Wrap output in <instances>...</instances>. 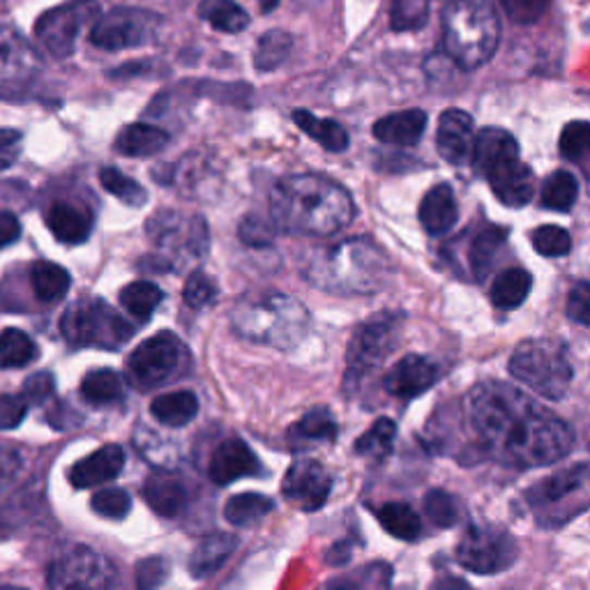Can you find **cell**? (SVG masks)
I'll use <instances>...</instances> for the list:
<instances>
[{"instance_id": "6da1fadb", "label": "cell", "mask_w": 590, "mask_h": 590, "mask_svg": "<svg viewBox=\"0 0 590 590\" xmlns=\"http://www.w3.org/2000/svg\"><path fill=\"white\" fill-rule=\"evenodd\" d=\"M466 416L484 455L503 466H552L575 445L573 429L556 413L501 381H484L470 390Z\"/></svg>"}, {"instance_id": "7a4b0ae2", "label": "cell", "mask_w": 590, "mask_h": 590, "mask_svg": "<svg viewBox=\"0 0 590 590\" xmlns=\"http://www.w3.org/2000/svg\"><path fill=\"white\" fill-rule=\"evenodd\" d=\"M270 214L278 229L298 235H334L356 218L351 194L325 175H286L270 194Z\"/></svg>"}, {"instance_id": "3957f363", "label": "cell", "mask_w": 590, "mask_h": 590, "mask_svg": "<svg viewBox=\"0 0 590 590\" xmlns=\"http://www.w3.org/2000/svg\"><path fill=\"white\" fill-rule=\"evenodd\" d=\"M395 268L388 254L369 238H351L319 251L305 270V278L334 295H371L383 291Z\"/></svg>"}, {"instance_id": "277c9868", "label": "cell", "mask_w": 590, "mask_h": 590, "mask_svg": "<svg viewBox=\"0 0 590 590\" xmlns=\"http://www.w3.org/2000/svg\"><path fill=\"white\" fill-rule=\"evenodd\" d=\"M231 323L233 330L249 342L286 351L305 340L309 330V311L293 295L280 291H259L245 295L235 305Z\"/></svg>"}, {"instance_id": "5b68a950", "label": "cell", "mask_w": 590, "mask_h": 590, "mask_svg": "<svg viewBox=\"0 0 590 590\" xmlns=\"http://www.w3.org/2000/svg\"><path fill=\"white\" fill-rule=\"evenodd\" d=\"M501 22L489 0H450L443 10V45L462 70H478L494 58Z\"/></svg>"}, {"instance_id": "8992f818", "label": "cell", "mask_w": 590, "mask_h": 590, "mask_svg": "<svg viewBox=\"0 0 590 590\" xmlns=\"http://www.w3.org/2000/svg\"><path fill=\"white\" fill-rule=\"evenodd\" d=\"M470 160L494 189L501 204L521 208L533 199L536 175L521 162L519 146L509 132L501 127H484L476 136Z\"/></svg>"}, {"instance_id": "52a82bcc", "label": "cell", "mask_w": 590, "mask_h": 590, "mask_svg": "<svg viewBox=\"0 0 590 590\" xmlns=\"http://www.w3.org/2000/svg\"><path fill=\"white\" fill-rule=\"evenodd\" d=\"M509 373L544 400H563L573 383L567 348L552 340L521 342L509 358Z\"/></svg>"}, {"instance_id": "ba28073f", "label": "cell", "mask_w": 590, "mask_h": 590, "mask_svg": "<svg viewBox=\"0 0 590 590\" xmlns=\"http://www.w3.org/2000/svg\"><path fill=\"white\" fill-rule=\"evenodd\" d=\"M402 330L400 314H373L371 319L360 323L353 332L348 351H346V371H344V390H356L371 371H377L390 353L397 348Z\"/></svg>"}, {"instance_id": "9c48e42d", "label": "cell", "mask_w": 590, "mask_h": 590, "mask_svg": "<svg viewBox=\"0 0 590 590\" xmlns=\"http://www.w3.org/2000/svg\"><path fill=\"white\" fill-rule=\"evenodd\" d=\"M61 332L72 346L118 348L132 337V328L102 300L72 305L63 314Z\"/></svg>"}, {"instance_id": "30bf717a", "label": "cell", "mask_w": 590, "mask_h": 590, "mask_svg": "<svg viewBox=\"0 0 590 590\" xmlns=\"http://www.w3.org/2000/svg\"><path fill=\"white\" fill-rule=\"evenodd\" d=\"M185 348L173 332H157L132 351L127 360L130 383L139 390H152L173 381L183 369Z\"/></svg>"}, {"instance_id": "8fae6325", "label": "cell", "mask_w": 590, "mask_h": 590, "mask_svg": "<svg viewBox=\"0 0 590 590\" xmlns=\"http://www.w3.org/2000/svg\"><path fill=\"white\" fill-rule=\"evenodd\" d=\"M519 556L515 538L496 526H468L457 544V561L468 573L499 575Z\"/></svg>"}, {"instance_id": "7c38bea8", "label": "cell", "mask_w": 590, "mask_h": 590, "mask_svg": "<svg viewBox=\"0 0 590 590\" xmlns=\"http://www.w3.org/2000/svg\"><path fill=\"white\" fill-rule=\"evenodd\" d=\"M160 24V16L155 12L139 8H113L95 22L90 42L105 51L136 49L152 42Z\"/></svg>"}, {"instance_id": "4fadbf2b", "label": "cell", "mask_w": 590, "mask_h": 590, "mask_svg": "<svg viewBox=\"0 0 590 590\" xmlns=\"http://www.w3.org/2000/svg\"><path fill=\"white\" fill-rule=\"evenodd\" d=\"M47 581L51 590H111L115 567L95 549L74 546L51 563Z\"/></svg>"}, {"instance_id": "5bb4252c", "label": "cell", "mask_w": 590, "mask_h": 590, "mask_svg": "<svg viewBox=\"0 0 590 590\" xmlns=\"http://www.w3.org/2000/svg\"><path fill=\"white\" fill-rule=\"evenodd\" d=\"M100 19V5L95 0H72L53 8L37 19L35 37L53 58H70L76 47V37L88 22Z\"/></svg>"}, {"instance_id": "9a60e30c", "label": "cell", "mask_w": 590, "mask_h": 590, "mask_svg": "<svg viewBox=\"0 0 590 590\" xmlns=\"http://www.w3.org/2000/svg\"><path fill=\"white\" fill-rule=\"evenodd\" d=\"M42 67V58L22 33L0 26V97L16 100L26 95Z\"/></svg>"}, {"instance_id": "2e32d148", "label": "cell", "mask_w": 590, "mask_h": 590, "mask_svg": "<svg viewBox=\"0 0 590 590\" xmlns=\"http://www.w3.org/2000/svg\"><path fill=\"white\" fill-rule=\"evenodd\" d=\"M282 491L286 501H291L298 509H305V513H317V509L323 507L330 499L332 476L319 462L298 459L286 470Z\"/></svg>"}, {"instance_id": "e0dca14e", "label": "cell", "mask_w": 590, "mask_h": 590, "mask_svg": "<svg viewBox=\"0 0 590 590\" xmlns=\"http://www.w3.org/2000/svg\"><path fill=\"white\" fill-rule=\"evenodd\" d=\"M157 224V243L164 249L181 254L185 259H204L208 251V226L206 220L192 218L181 220L175 214H162L155 220Z\"/></svg>"}, {"instance_id": "ac0fdd59", "label": "cell", "mask_w": 590, "mask_h": 590, "mask_svg": "<svg viewBox=\"0 0 590 590\" xmlns=\"http://www.w3.org/2000/svg\"><path fill=\"white\" fill-rule=\"evenodd\" d=\"M210 480L214 484H231L241 478L261 476V462L254 455L251 447L241 439H226L212 452L210 459Z\"/></svg>"}, {"instance_id": "d6986e66", "label": "cell", "mask_w": 590, "mask_h": 590, "mask_svg": "<svg viewBox=\"0 0 590 590\" xmlns=\"http://www.w3.org/2000/svg\"><path fill=\"white\" fill-rule=\"evenodd\" d=\"M474 118L462 109H447L439 118L437 146L445 162L464 167L474 152Z\"/></svg>"}, {"instance_id": "ffe728a7", "label": "cell", "mask_w": 590, "mask_h": 590, "mask_svg": "<svg viewBox=\"0 0 590 590\" xmlns=\"http://www.w3.org/2000/svg\"><path fill=\"white\" fill-rule=\"evenodd\" d=\"M439 381V367L425 356H406L388 371L385 390L392 397H420Z\"/></svg>"}, {"instance_id": "44dd1931", "label": "cell", "mask_w": 590, "mask_h": 590, "mask_svg": "<svg viewBox=\"0 0 590 590\" xmlns=\"http://www.w3.org/2000/svg\"><path fill=\"white\" fill-rule=\"evenodd\" d=\"M125 466V452L121 445H105L93 455L76 462L70 468V482L76 489H93L102 487L121 476Z\"/></svg>"}, {"instance_id": "7402d4cb", "label": "cell", "mask_w": 590, "mask_h": 590, "mask_svg": "<svg viewBox=\"0 0 590 590\" xmlns=\"http://www.w3.org/2000/svg\"><path fill=\"white\" fill-rule=\"evenodd\" d=\"M427 130V113L422 109H406L390 113L373 123V136L388 146H416Z\"/></svg>"}, {"instance_id": "603a6c76", "label": "cell", "mask_w": 590, "mask_h": 590, "mask_svg": "<svg viewBox=\"0 0 590 590\" xmlns=\"http://www.w3.org/2000/svg\"><path fill=\"white\" fill-rule=\"evenodd\" d=\"M457 220H459V208H457V199L452 187L441 183L434 189H429L420 204V222L425 231L431 235H443L455 229Z\"/></svg>"}, {"instance_id": "cb8c5ba5", "label": "cell", "mask_w": 590, "mask_h": 590, "mask_svg": "<svg viewBox=\"0 0 590 590\" xmlns=\"http://www.w3.org/2000/svg\"><path fill=\"white\" fill-rule=\"evenodd\" d=\"M47 226L53 233L56 241H61L65 245H82L88 241V235L93 231V220L90 214L82 208H76L72 204L58 201L47 210Z\"/></svg>"}, {"instance_id": "d4e9b609", "label": "cell", "mask_w": 590, "mask_h": 590, "mask_svg": "<svg viewBox=\"0 0 590 590\" xmlns=\"http://www.w3.org/2000/svg\"><path fill=\"white\" fill-rule=\"evenodd\" d=\"M235 540L229 533H214L204 538L189 556V573L196 579H206L218 573V569L226 563V558L235 552Z\"/></svg>"}, {"instance_id": "484cf974", "label": "cell", "mask_w": 590, "mask_h": 590, "mask_svg": "<svg viewBox=\"0 0 590 590\" xmlns=\"http://www.w3.org/2000/svg\"><path fill=\"white\" fill-rule=\"evenodd\" d=\"M171 142V136L152 125L144 123H134L121 130V134L115 136V150L125 155V157H150L162 152Z\"/></svg>"}, {"instance_id": "4316f807", "label": "cell", "mask_w": 590, "mask_h": 590, "mask_svg": "<svg viewBox=\"0 0 590 590\" xmlns=\"http://www.w3.org/2000/svg\"><path fill=\"white\" fill-rule=\"evenodd\" d=\"M144 501L155 509L160 517H175L185 507V487L173 476L157 474L150 476L144 484Z\"/></svg>"}, {"instance_id": "83f0119b", "label": "cell", "mask_w": 590, "mask_h": 590, "mask_svg": "<svg viewBox=\"0 0 590 590\" xmlns=\"http://www.w3.org/2000/svg\"><path fill=\"white\" fill-rule=\"evenodd\" d=\"M293 121L307 136H311L314 142L321 144L330 152H344L348 148L346 130L340 123L330 121V118H319L307 109H295Z\"/></svg>"}, {"instance_id": "f1b7e54d", "label": "cell", "mask_w": 590, "mask_h": 590, "mask_svg": "<svg viewBox=\"0 0 590 590\" xmlns=\"http://www.w3.org/2000/svg\"><path fill=\"white\" fill-rule=\"evenodd\" d=\"M533 278L524 268H507L491 284V303L499 309H517L528 298Z\"/></svg>"}, {"instance_id": "f546056e", "label": "cell", "mask_w": 590, "mask_h": 590, "mask_svg": "<svg viewBox=\"0 0 590 590\" xmlns=\"http://www.w3.org/2000/svg\"><path fill=\"white\" fill-rule=\"evenodd\" d=\"M152 416L167 427H185L189 425L196 413H199V400L194 397V392H169V395L157 397L150 406Z\"/></svg>"}, {"instance_id": "4dcf8cb0", "label": "cell", "mask_w": 590, "mask_h": 590, "mask_svg": "<svg viewBox=\"0 0 590 590\" xmlns=\"http://www.w3.org/2000/svg\"><path fill=\"white\" fill-rule=\"evenodd\" d=\"M199 16L220 33H243L249 26V14L235 0H201Z\"/></svg>"}, {"instance_id": "1f68e13d", "label": "cell", "mask_w": 590, "mask_h": 590, "mask_svg": "<svg viewBox=\"0 0 590 590\" xmlns=\"http://www.w3.org/2000/svg\"><path fill=\"white\" fill-rule=\"evenodd\" d=\"M30 280H33V291L42 303H56L65 298V293L72 286L70 272L51 261H39L30 270Z\"/></svg>"}, {"instance_id": "d6a6232c", "label": "cell", "mask_w": 590, "mask_h": 590, "mask_svg": "<svg viewBox=\"0 0 590 590\" xmlns=\"http://www.w3.org/2000/svg\"><path fill=\"white\" fill-rule=\"evenodd\" d=\"M377 519L388 530L392 538L404 540V542H416L422 533L420 517L416 509L406 503H385L377 509Z\"/></svg>"}, {"instance_id": "836d02e7", "label": "cell", "mask_w": 590, "mask_h": 590, "mask_svg": "<svg viewBox=\"0 0 590 590\" xmlns=\"http://www.w3.org/2000/svg\"><path fill=\"white\" fill-rule=\"evenodd\" d=\"M505 243V231L499 229V226H489V229H482L474 241H470V247H468V266H470V272H474V278L480 282L484 280L487 270L491 268V263H494L496 254L501 251Z\"/></svg>"}, {"instance_id": "e575fe53", "label": "cell", "mask_w": 590, "mask_h": 590, "mask_svg": "<svg viewBox=\"0 0 590 590\" xmlns=\"http://www.w3.org/2000/svg\"><path fill=\"white\" fill-rule=\"evenodd\" d=\"M337 437V422H334L332 413L328 408H311L305 416L295 422L288 431L291 443L303 441V443H321L332 441Z\"/></svg>"}, {"instance_id": "d590c367", "label": "cell", "mask_w": 590, "mask_h": 590, "mask_svg": "<svg viewBox=\"0 0 590 590\" xmlns=\"http://www.w3.org/2000/svg\"><path fill=\"white\" fill-rule=\"evenodd\" d=\"M579 199V183L569 171H554L542 185V206L556 212L573 210Z\"/></svg>"}, {"instance_id": "8d00e7d4", "label": "cell", "mask_w": 590, "mask_h": 590, "mask_svg": "<svg viewBox=\"0 0 590 590\" xmlns=\"http://www.w3.org/2000/svg\"><path fill=\"white\" fill-rule=\"evenodd\" d=\"M162 298V288L152 282H132L121 291V305L139 321H148Z\"/></svg>"}, {"instance_id": "74e56055", "label": "cell", "mask_w": 590, "mask_h": 590, "mask_svg": "<svg viewBox=\"0 0 590 590\" xmlns=\"http://www.w3.org/2000/svg\"><path fill=\"white\" fill-rule=\"evenodd\" d=\"M274 509L272 499L263 494H238L226 501L224 519L233 526H249L261 521L266 515Z\"/></svg>"}, {"instance_id": "f35d334b", "label": "cell", "mask_w": 590, "mask_h": 590, "mask_svg": "<svg viewBox=\"0 0 590 590\" xmlns=\"http://www.w3.org/2000/svg\"><path fill=\"white\" fill-rule=\"evenodd\" d=\"M293 49V39L286 30H268L266 35H261L259 45H257V53H254V65H257L259 72H272L282 67Z\"/></svg>"}, {"instance_id": "ab89813d", "label": "cell", "mask_w": 590, "mask_h": 590, "mask_svg": "<svg viewBox=\"0 0 590 590\" xmlns=\"http://www.w3.org/2000/svg\"><path fill=\"white\" fill-rule=\"evenodd\" d=\"M123 379L113 369H95L82 383V395L95 406H107L123 397Z\"/></svg>"}, {"instance_id": "60d3db41", "label": "cell", "mask_w": 590, "mask_h": 590, "mask_svg": "<svg viewBox=\"0 0 590 590\" xmlns=\"http://www.w3.org/2000/svg\"><path fill=\"white\" fill-rule=\"evenodd\" d=\"M37 356V346L24 330L8 328L0 332V369L26 367Z\"/></svg>"}, {"instance_id": "b9f144b4", "label": "cell", "mask_w": 590, "mask_h": 590, "mask_svg": "<svg viewBox=\"0 0 590 590\" xmlns=\"http://www.w3.org/2000/svg\"><path fill=\"white\" fill-rule=\"evenodd\" d=\"M583 470H586L583 466H577V468L563 470V474H558V476L546 478L544 482L536 484V489L530 491L528 499L533 503H552V501H561V499L569 496L573 491L581 489V482L586 478Z\"/></svg>"}, {"instance_id": "7bdbcfd3", "label": "cell", "mask_w": 590, "mask_h": 590, "mask_svg": "<svg viewBox=\"0 0 590 590\" xmlns=\"http://www.w3.org/2000/svg\"><path fill=\"white\" fill-rule=\"evenodd\" d=\"M395 437H397V425L381 418L373 422L365 434L356 441V452L362 457H371V459H383L392 452V445H395Z\"/></svg>"}, {"instance_id": "ee69618b", "label": "cell", "mask_w": 590, "mask_h": 590, "mask_svg": "<svg viewBox=\"0 0 590 590\" xmlns=\"http://www.w3.org/2000/svg\"><path fill=\"white\" fill-rule=\"evenodd\" d=\"M558 146L565 160L581 164L590 175V123H569L561 134Z\"/></svg>"}, {"instance_id": "f6af8a7d", "label": "cell", "mask_w": 590, "mask_h": 590, "mask_svg": "<svg viewBox=\"0 0 590 590\" xmlns=\"http://www.w3.org/2000/svg\"><path fill=\"white\" fill-rule=\"evenodd\" d=\"M100 183L109 194H113L115 199H121L127 206L142 208L148 201V192L134 179H130V175H125L123 171H118L113 167H107L100 171Z\"/></svg>"}, {"instance_id": "bcb514c9", "label": "cell", "mask_w": 590, "mask_h": 590, "mask_svg": "<svg viewBox=\"0 0 590 590\" xmlns=\"http://www.w3.org/2000/svg\"><path fill=\"white\" fill-rule=\"evenodd\" d=\"M425 515L439 528H452L462 519V507L457 499L443 489H431L425 496Z\"/></svg>"}, {"instance_id": "7dc6e473", "label": "cell", "mask_w": 590, "mask_h": 590, "mask_svg": "<svg viewBox=\"0 0 590 590\" xmlns=\"http://www.w3.org/2000/svg\"><path fill=\"white\" fill-rule=\"evenodd\" d=\"M429 19V0H392L390 26L397 33L418 30Z\"/></svg>"}, {"instance_id": "c3c4849f", "label": "cell", "mask_w": 590, "mask_h": 590, "mask_svg": "<svg viewBox=\"0 0 590 590\" xmlns=\"http://www.w3.org/2000/svg\"><path fill=\"white\" fill-rule=\"evenodd\" d=\"M530 241H533L536 251L549 259L565 257V254L573 249V238H569V233L561 226H540L530 235Z\"/></svg>"}, {"instance_id": "681fc988", "label": "cell", "mask_w": 590, "mask_h": 590, "mask_svg": "<svg viewBox=\"0 0 590 590\" xmlns=\"http://www.w3.org/2000/svg\"><path fill=\"white\" fill-rule=\"evenodd\" d=\"M90 507L105 519H125L132 509V499L125 489H100L93 496Z\"/></svg>"}, {"instance_id": "f907efd6", "label": "cell", "mask_w": 590, "mask_h": 590, "mask_svg": "<svg viewBox=\"0 0 590 590\" xmlns=\"http://www.w3.org/2000/svg\"><path fill=\"white\" fill-rule=\"evenodd\" d=\"M501 5L515 24H536L552 5V0H501Z\"/></svg>"}, {"instance_id": "816d5d0a", "label": "cell", "mask_w": 590, "mask_h": 590, "mask_svg": "<svg viewBox=\"0 0 590 590\" xmlns=\"http://www.w3.org/2000/svg\"><path fill=\"white\" fill-rule=\"evenodd\" d=\"M185 303L194 309H199L204 305H208L210 300H214V295H218V286L208 278L206 272H192L189 280L185 284Z\"/></svg>"}, {"instance_id": "f5cc1de1", "label": "cell", "mask_w": 590, "mask_h": 590, "mask_svg": "<svg viewBox=\"0 0 590 590\" xmlns=\"http://www.w3.org/2000/svg\"><path fill=\"white\" fill-rule=\"evenodd\" d=\"M167 575H169V565L164 558L160 556L146 558L139 563V567H136V588L157 590L167 581Z\"/></svg>"}, {"instance_id": "db71d44e", "label": "cell", "mask_w": 590, "mask_h": 590, "mask_svg": "<svg viewBox=\"0 0 590 590\" xmlns=\"http://www.w3.org/2000/svg\"><path fill=\"white\" fill-rule=\"evenodd\" d=\"M567 319L590 328V282H579L567 295Z\"/></svg>"}, {"instance_id": "11a10c76", "label": "cell", "mask_w": 590, "mask_h": 590, "mask_svg": "<svg viewBox=\"0 0 590 590\" xmlns=\"http://www.w3.org/2000/svg\"><path fill=\"white\" fill-rule=\"evenodd\" d=\"M274 238V222H266L261 218H245V222L241 224V241L249 247H266L270 245Z\"/></svg>"}, {"instance_id": "9f6ffc18", "label": "cell", "mask_w": 590, "mask_h": 590, "mask_svg": "<svg viewBox=\"0 0 590 590\" xmlns=\"http://www.w3.org/2000/svg\"><path fill=\"white\" fill-rule=\"evenodd\" d=\"M26 410H28V402L16 395H5L0 397V431L5 429H14L24 422L26 418Z\"/></svg>"}, {"instance_id": "6f0895ef", "label": "cell", "mask_w": 590, "mask_h": 590, "mask_svg": "<svg viewBox=\"0 0 590 590\" xmlns=\"http://www.w3.org/2000/svg\"><path fill=\"white\" fill-rule=\"evenodd\" d=\"M56 390V381L49 371H39L33 373V377L26 379L24 383V400L30 404H42L47 402Z\"/></svg>"}, {"instance_id": "680465c9", "label": "cell", "mask_w": 590, "mask_h": 590, "mask_svg": "<svg viewBox=\"0 0 590 590\" xmlns=\"http://www.w3.org/2000/svg\"><path fill=\"white\" fill-rule=\"evenodd\" d=\"M24 136L19 130L0 127V171H8L22 155Z\"/></svg>"}, {"instance_id": "91938a15", "label": "cell", "mask_w": 590, "mask_h": 590, "mask_svg": "<svg viewBox=\"0 0 590 590\" xmlns=\"http://www.w3.org/2000/svg\"><path fill=\"white\" fill-rule=\"evenodd\" d=\"M22 455H19V450L10 447V445H0V494L16 480L19 470H22Z\"/></svg>"}, {"instance_id": "94428289", "label": "cell", "mask_w": 590, "mask_h": 590, "mask_svg": "<svg viewBox=\"0 0 590 590\" xmlns=\"http://www.w3.org/2000/svg\"><path fill=\"white\" fill-rule=\"evenodd\" d=\"M19 235H22V224H19L16 214L0 210V249L14 245L19 241Z\"/></svg>"}, {"instance_id": "6125c7cd", "label": "cell", "mask_w": 590, "mask_h": 590, "mask_svg": "<svg viewBox=\"0 0 590 590\" xmlns=\"http://www.w3.org/2000/svg\"><path fill=\"white\" fill-rule=\"evenodd\" d=\"M434 590H474L466 581L462 579H443Z\"/></svg>"}, {"instance_id": "be15d7a7", "label": "cell", "mask_w": 590, "mask_h": 590, "mask_svg": "<svg viewBox=\"0 0 590 590\" xmlns=\"http://www.w3.org/2000/svg\"><path fill=\"white\" fill-rule=\"evenodd\" d=\"M278 3H280V0H261V10L270 12V10L278 8Z\"/></svg>"}, {"instance_id": "e7e4bbea", "label": "cell", "mask_w": 590, "mask_h": 590, "mask_svg": "<svg viewBox=\"0 0 590 590\" xmlns=\"http://www.w3.org/2000/svg\"><path fill=\"white\" fill-rule=\"evenodd\" d=\"M298 3H303V5H317V3H321V0H298Z\"/></svg>"}, {"instance_id": "03108f58", "label": "cell", "mask_w": 590, "mask_h": 590, "mask_svg": "<svg viewBox=\"0 0 590 590\" xmlns=\"http://www.w3.org/2000/svg\"><path fill=\"white\" fill-rule=\"evenodd\" d=\"M0 590H26V588H16V586H0Z\"/></svg>"}]
</instances>
